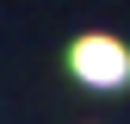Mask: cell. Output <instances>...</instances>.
<instances>
[{
    "label": "cell",
    "mask_w": 130,
    "mask_h": 124,
    "mask_svg": "<svg viewBox=\"0 0 130 124\" xmlns=\"http://www.w3.org/2000/svg\"><path fill=\"white\" fill-rule=\"evenodd\" d=\"M68 74L80 87H124L130 81V50L105 31H87V37L68 43Z\"/></svg>",
    "instance_id": "1"
}]
</instances>
